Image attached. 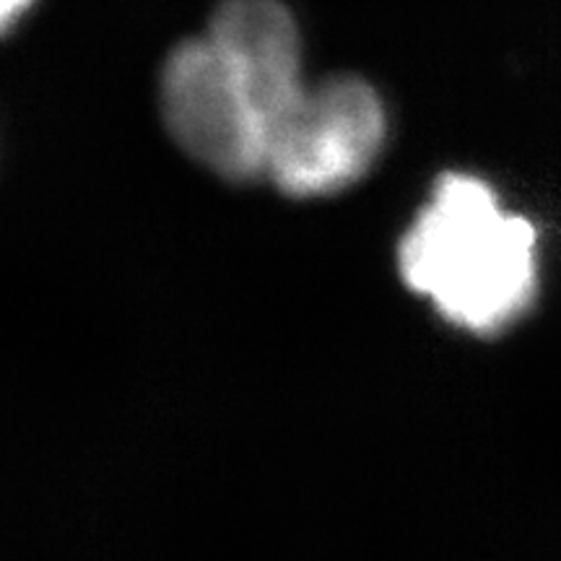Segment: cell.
Wrapping results in <instances>:
<instances>
[{
  "label": "cell",
  "mask_w": 561,
  "mask_h": 561,
  "mask_svg": "<svg viewBox=\"0 0 561 561\" xmlns=\"http://www.w3.org/2000/svg\"><path fill=\"white\" fill-rule=\"evenodd\" d=\"M398 271L447 322L500 333L536 297L538 237L489 182L445 172L398 244Z\"/></svg>",
  "instance_id": "6da1fadb"
},
{
  "label": "cell",
  "mask_w": 561,
  "mask_h": 561,
  "mask_svg": "<svg viewBox=\"0 0 561 561\" xmlns=\"http://www.w3.org/2000/svg\"><path fill=\"white\" fill-rule=\"evenodd\" d=\"M388 140L380 91L354 73L328 76L305 89L276 125L268 178L289 198H322L369 174Z\"/></svg>",
  "instance_id": "7a4b0ae2"
},
{
  "label": "cell",
  "mask_w": 561,
  "mask_h": 561,
  "mask_svg": "<svg viewBox=\"0 0 561 561\" xmlns=\"http://www.w3.org/2000/svg\"><path fill=\"white\" fill-rule=\"evenodd\" d=\"M159 110L170 138L195 164L227 182L265 178L268 125L240 73L206 32L182 39L167 55Z\"/></svg>",
  "instance_id": "3957f363"
},
{
  "label": "cell",
  "mask_w": 561,
  "mask_h": 561,
  "mask_svg": "<svg viewBox=\"0 0 561 561\" xmlns=\"http://www.w3.org/2000/svg\"><path fill=\"white\" fill-rule=\"evenodd\" d=\"M206 34L240 73L273 136L307 89L301 34L291 9L284 0H219Z\"/></svg>",
  "instance_id": "277c9868"
},
{
  "label": "cell",
  "mask_w": 561,
  "mask_h": 561,
  "mask_svg": "<svg viewBox=\"0 0 561 561\" xmlns=\"http://www.w3.org/2000/svg\"><path fill=\"white\" fill-rule=\"evenodd\" d=\"M34 3L37 0H0V24H3V32H11L32 11Z\"/></svg>",
  "instance_id": "5b68a950"
}]
</instances>
